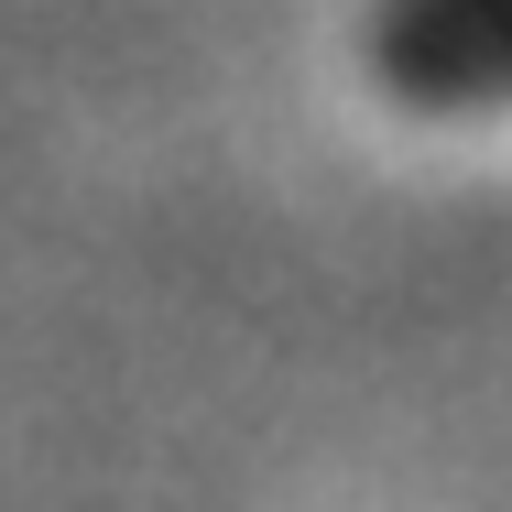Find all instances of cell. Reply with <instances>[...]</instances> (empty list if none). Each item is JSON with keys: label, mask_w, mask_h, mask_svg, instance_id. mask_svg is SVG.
I'll list each match as a JSON object with an SVG mask.
<instances>
[{"label": "cell", "mask_w": 512, "mask_h": 512, "mask_svg": "<svg viewBox=\"0 0 512 512\" xmlns=\"http://www.w3.org/2000/svg\"><path fill=\"white\" fill-rule=\"evenodd\" d=\"M360 66L404 109H512V0H371Z\"/></svg>", "instance_id": "1"}]
</instances>
